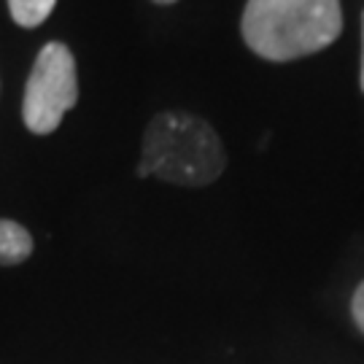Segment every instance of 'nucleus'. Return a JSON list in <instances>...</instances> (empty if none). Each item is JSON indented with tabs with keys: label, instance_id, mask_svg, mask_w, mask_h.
<instances>
[{
	"label": "nucleus",
	"instance_id": "39448f33",
	"mask_svg": "<svg viewBox=\"0 0 364 364\" xmlns=\"http://www.w3.org/2000/svg\"><path fill=\"white\" fill-rule=\"evenodd\" d=\"M54 6H57V0H9V11H11L14 22L22 27H38L41 22H46Z\"/></svg>",
	"mask_w": 364,
	"mask_h": 364
},
{
	"label": "nucleus",
	"instance_id": "6e6552de",
	"mask_svg": "<svg viewBox=\"0 0 364 364\" xmlns=\"http://www.w3.org/2000/svg\"><path fill=\"white\" fill-rule=\"evenodd\" d=\"M154 3H159V6H170V3H176V0H154Z\"/></svg>",
	"mask_w": 364,
	"mask_h": 364
},
{
	"label": "nucleus",
	"instance_id": "f03ea898",
	"mask_svg": "<svg viewBox=\"0 0 364 364\" xmlns=\"http://www.w3.org/2000/svg\"><path fill=\"white\" fill-rule=\"evenodd\" d=\"M227 168L219 132L186 111L156 114L144 135L138 176H154L176 186H208Z\"/></svg>",
	"mask_w": 364,
	"mask_h": 364
},
{
	"label": "nucleus",
	"instance_id": "0eeeda50",
	"mask_svg": "<svg viewBox=\"0 0 364 364\" xmlns=\"http://www.w3.org/2000/svg\"><path fill=\"white\" fill-rule=\"evenodd\" d=\"M359 84L364 92V14H362V70H359Z\"/></svg>",
	"mask_w": 364,
	"mask_h": 364
},
{
	"label": "nucleus",
	"instance_id": "f257e3e1",
	"mask_svg": "<svg viewBox=\"0 0 364 364\" xmlns=\"http://www.w3.org/2000/svg\"><path fill=\"white\" fill-rule=\"evenodd\" d=\"M240 33L257 57L291 63L340 38L343 9L340 0H248Z\"/></svg>",
	"mask_w": 364,
	"mask_h": 364
},
{
	"label": "nucleus",
	"instance_id": "20e7f679",
	"mask_svg": "<svg viewBox=\"0 0 364 364\" xmlns=\"http://www.w3.org/2000/svg\"><path fill=\"white\" fill-rule=\"evenodd\" d=\"M33 254V235L22 224L0 219V267H14L30 259Z\"/></svg>",
	"mask_w": 364,
	"mask_h": 364
},
{
	"label": "nucleus",
	"instance_id": "7ed1b4c3",
	"mask_svg": "<svg viewBox=\"0 0 364 364\" xmlns=\"http://www.w3.org/2000/svg\"><path fill=\"white\" fill-rule=\"evenodd\" d=\"M78 103L76 57L65 43H46L36 57L22 100L25 127L36 135H49L60 127L68 111Z\"/></svg>",
	"mask_w": 364,
	"mask_h": 364
},
{
	"label": "nucleus",
	"instance_id": "423d86ee",
	"mask_svg": "<svg viewBox=\"0 0 364 364\" xmlns=\"http://www.w3.org/2000/svg\"><path fill=\"white\" fill-rule=\"evenodd\" d=\"M351 316L353 321H356V326L364 332V281L356 287V291H353V299H351Z\"/></svg>",
	"mask_w": 364,
	"mask_h": 364
}]
</instances>
